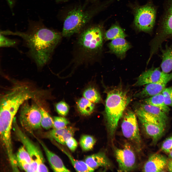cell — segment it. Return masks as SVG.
Here are the masks:
<instances>
[{"label": "cell", "instance_id": "cell-1", "mask_svg": "<svg viewBox=\"0 0 172 172\" xmlns=\"http://www.w3.org/2000/svg\"><path fill=\"white\" fill-rule=\"evenodd\" d=\"M5 34L21 37L28 48L30 55L39 68L43 67L49 61L62 36L46 27L41 21L30 22L26 32L6 31Z\"/></svg>", "mask_w": 172, "mask_h": 172}, {"label": "cell", "instance_id": "cell-2", "mask_svg": "<svg viewBox=\"0 0 172 172\" xmlns=\"http://www.w3.org/2000/svg\"><path fill=\"white\" fill-rule=\"evenodd\" d=\"M41 92L26 83L13 84L0 95V121H13L22 104L29 99L40 97Z\"/></svg>", "mask_w": 172, "mask_h": 172}, {"label": "cell", "instance_id": "cell-3", "mask_svg": "<svg viewBox=\"0 0 172 172\" xmlns=\"http://www.w3.org/2000/svg\"><path fill=\"white\" fill-rule=\"evenodd\" d=\"M102 5L74 6L67 13L64 20L62 35L69 37L80 32L87 26L94 17L103 8Z\"/></svg>", "mask_w": 172, "mask_h": 172}, {"label": "cell", "instance_id": "cell-4", "mask_svg": "<svg viewBox=\"0 0 172 172\" xmlns=\"http://www.w3.org/2000/svg\"><path fill=\"white\" fill-rule=\"evenodd\" d=\"M130 101L127 91L115 88L107 94L105 101V116L110 134H114L118 123L126 107Z\"/></svg>", "mask_w": 172, "mask_h": 172}, {"label": "cell", "instance_id": "cell-5", "mask_svg": "<svg viewBox=\"0 0 172 172\" xmlns=\"http://www.w3.org/2000/svg\"><path fill=\"white\" fill-rule=\"evenodd\" d=\"M80 32L78 44L80 57L82 59H89L102 47V28L100 25H87Z\"/></svg>", "mask_w": 172, "mask_h": 172}, {"label": "cell", "instance_id": "cell-6", "mask_svg": "<svg viewBox=\"0 0 172 172\" xmlns=\"http://www.w3.org/2000/svg\"><path fill=\"white\" fill-rule=\"evenodd\" d=\"M15 131L18 139L28 153L32 160L29 172H48V170L44 164L45 159L38 146L33 142L16 125Z\"/></svg>", "mask_w": 172, "mask_h": 172}, {"label": "cell", "instance_id": "cell-7", "mask_svg": "<svg viewBox=\"0 0 172 172\" xmlns=\"http://www.w3.org/2000/svg\"><path fill=\"white\" fill-rule=\"evenodd\" d=\"M156 11V8L151 1L136 7L134 21L136 28L140 31L151 32L155 24Z\"/></svg>", "mask_w": 172, "mask_h": 172}, {"label": "cell", "instance_id": "cell-8", "mask_svg": "<svg viewBox=\"0 0 172 172\" xmlns=\"http://www.w3.org/2000/svg\"><path fill=\"white\" fill-rule=\"evenodd\" d=\"M27 101L21 107L19 120L23 128L32 133L33 131L41 127V115L39 107L30 104Z\"/></svg>", "mask_w": 172, "mask_h": 172}, {"label": "cell", "instance_id": "cell-9", "mask_svg": "<svg viewBox=\"0 0 172 172\" xmlns=\"http://www.w3.org/2000/svg\"><path fill=\"white\" fill-rule=\"evenodd\" d=\"M124 136L136 144L141 142L138 126L135 113L131 110H127L124 116L121 124Z\"/></svg>", "mask_w": 172, "mask_h": 172}, {"label": "cell", "instance_id": "cell-10", "mask_svg": "<svg viewBox=\"0 0 172 172\" xmlns=\"http://www.w3.org/2000/svg\"><path fill=\"white\" fill-rule=\"evenodd\" d=\"M135 112L147 134L155 141L159 140L162 135L165 127L151 118L140 108Z\"/></svg>", "mask_w": 172, "mask_h": 172}, {"label": "cell", "instance_id": "cell-11", "mask_svg": "<svg viewBox=\"0 0 172 172\" xmlns=\"http://www.w3.org/2000/svg\"><path fill=\"white\" fill-rule=\"evenodd\" d=\"M115 154L120 171L129 172L134 168L136 163V156L129 146H126L123 148L116 149Z\"/></svg>", "mask_w": 172, "mask_h": 172}, {"label": "cell", "instance_id": "cell-12", "mask_svg": "<svg viewBox=\"0 0 172 172\" xmlns=\"http://www.w3.org/2000/svg\"><path fill=\"white\" fill-rule=\"evenodd\" d=\"M172 80V72L168 73L158 81L146 85L135 96L139 98L150 97L162 92L167 83Z\"/></svg>", "mask_w": 172, "mask_h": 172}, {"label": "cell", "instance_id": "cell-13", "mask_svg": "<svg viewBox=\"0 0 172 172\" xmlns=\"http://www.w3.org/2000/svg\"><path fill=\"white\" fill-rule=\"evenodd\" d=\"M167 73L160 71L159 68L152 67L143 72L140 75L134 85L141 86L157 82Z\"/></svg>", "mask_w": 172, "mask_h": 172}, {"label": "cell", "instance_id": "cell-14", "mask_svg": "<svg viewBox=\"0 0 172 172\" xmlns=\"http://www.w3.org/2000/svg\"><path fill=\"white\" fill-rule=\"evenodd\" d=\"M166 158L161 155L155 154L151 155L144 164L143 170L145 172H160L166 166Z\"/></svg>", "mask_w": 172, "mask_h": 172}, {"label": "cell", "instance_id": "cell-15", "mask_svg": "<svg viewBox=\"0 0 172 172\" xmlns=\"http://www.w3.org/2000/svg\"><path fill=\"white\" fill-rule=\"evenodd\" d=\"M38 140L44 150L50 165L54 172H70L65 167L59 156L49 150L42 141L38 139Z\"/></svg>", "mask_w": 172, "mask_h": 172}, {"label": "cell", "instance_id": "cell-16", "mask_svg": "<svg viewBox=\"0 0 172 172\" xmlns=\"http://www.w3.org/2000/svg\"><path fill=\"white\" fill-rule=\"evenodd\" d=\"M140 108L151 118L165 127L168 119L165 113L157 107L145 103L141 104Z\"/></svg>", "mask_w": 172, "mask_h": 172}, {"label": "cell", "instance_id": "cell-17", "mask_svg": "<svg viewBox=\"0 0 172 172\" xmlns=\"http://www.w3.org/2000/svg\"><path fill=\"white\" fill-rule=\"evenodd\" d=\"M76 130L75 128L71 126H66L57 129H53L48 132V135L59 143L65 145L67 140L73 136Z\"/></svg>", "mask_w": 172, "mask_h": 172}, {"label": "cell", "instance_id": "cell-18", "mask_svg": "<svg viewBox=\"0 0 172 172\" xmlns=\"http://www.w3.org/2000/svg\"><path fill=\"white\" fill-rule=\"evenodd\" d=\"M87 165L94 170L100 167H109L110 162L103 152H100L88 156L85 160Z\"/></svg>", "mask_w": 172, "mask_h": 172}, {"label": "cell", "instance_id": "cell-19", "mask_svg": "<svg viewBox=\"0 0 172 172\" xmlns=\"http://www.w3.org/2000/svg\"><path fill=\"white\" fill-rule=\"evenodd\" d=\"M124 38H118L112 40L108 45L111 51L121 59L124 57L126 52L131 47L129 43Z\"/></svg>", "mask_w": 172, "mask_h": 172}, {"label": "cell", "instance_id": "cell-20", "mask_svg": "<svg viewBox=\"0 0 172 172\" xmlns=\"http://www.w3.org/2000/svg\"><path fill=\"white\" fill-rule=\"evenodd\" d=\"M161 25L162 35H172V0H167Z\"/></svg>", "mask_w": 172, "mask_h": 172}, {"label": "cell", "instance_id": "cell-21", "mask_svg": "<svg viewBox=\"0 0 172 172\" xmlns=\"http://www.w3.org/2000/svg\"><path fill=\"white\" fill-rule=\"evenodd\" d=\"M144 101V103L159 108L166 113H168L170 111L169 107L165 103L163 96L162 92L147 98Z\"/></svg>", "mask_w": 172, "mask_h": 172}, {"label": "cell", "instance_id": "cell-22", "mask_svg": "<svg viewBox=\"0 0 172 172\" xmlns=\"http://www.w3.org/2000/svg\"><path fill=\"white\" fill-rule=\"evenodd\" d=\"M162 52L161 68L163 72L168 73L172 70V49L167 48Z\"/></svg>", "mask_w": 172, "mask_h": 172}, {"label": "cell", "instance_id": "cell-23", "mask_svg": "<svg viewBox=\"0 0 172 172\" xmlns=\"http://www.w3.org/2000/svg\"><path fill=\"white\" fill-rule=\"evenodd\" d=\"M62 151L68 156L75 170L78 172H93L95 170L89 167L85 161L75 159L68 151L58 146Z\"/></svg>", "mask_w": 172, "mask_h": 172}, {"label": "cell", "instance_id": "cell-24", "mask_svg": "<svg viewBox=\"0 0 172 172\" xmlns=\"http://www.w3.org/2000/svg\"><path fill=\"white\" fill-rule=\"evenodd\" d=\"M77 106L79 112L84 115L91 114L95 108V105L93 103L85 97L82 98L78 101Z\"/></svg>", "mask_w": 172, "mask_h": 172}, {"label": "cell", "instance_id": "cell-25", "mask_svg": "<svg viewBox=\"0 0 172 172\" xmlns=\"http://www.w3.org/2000/svg\"><path fill=\"white\" fill-rule=\"evenodd\" d=\"M126 35L122 28L119 25L112 26L105 33L104 37L106 40H112L118 38H125Z\"/></svg>", "mask_w": 172, "mask_h": 172}, {"label": "cell", "instance_id": "cell-26", "mask_svg": "<svg viewBox=\"0 0 172 172\" xmlns=\"http://www.w3.org/2000/svg\"><path fill=\"white\" fill-rule=\"evenodd\" d=\"M16 156L19 166L22 164H28L30 165V166L32 162V159L24 146L20 148Z\"/></svg>", "mask_w": 172, "mask_h": 172}, {"label": "cell", "instance_id": "cell-27", "mask_svg": "<svg viewBox=\"0 0 172 172\" xmlns=\"http://www.w3.org/2000/svg\"><path fill=\"white\" fill-rule=\"evenodd\" d=\"M83 95L85 98L93 103H98L101 99L99 93L93 87H90L86 89Z\"/></svg>", "mask_w": 172, "mask_h": 172}, {"label": "cell", "instance_id": "cell-28", "mask_svg": "<svg viewBox=\"0 0 172 172\" xmlns=\"http://www.w3.org/2000/svg\"><path fill=\"white\" fill-rule=\"evenodd\" d=\"M39 107L41 115V126L47 129L53 127V119L44 108L41 107Z\"/></svg>", "mask_w": 172, "mask_h": 172}, {"label": "cell", "instance_id": "cell-29", "mask_svg": "<svg viewBox=\"0 0 172 172\" xmlns=\"http://www.w3.org/2000/svg\"><path fill=\"white\" fill-rule=\"evenodd\" d=\"M96 142L95 139L93 136L85 135H83L81 138L80 144L83 150L88 151L92 149Z\"/></svg>", "mask_w": 172, "mask_h": 172}, {"label": "cell", "instance_id": "cell-30", "mask_svg": "<svg viewBox=\"0 0 172 172\" xmlns=\"http://www.w3.org/2000/svg\"><path fill=\"white\" fill-rule=\"evenodd\" d=\"M53 127L55 129H59L67 126L69 123L66 118L62 117H54Z\"/></svg>", "mask_w": 172, "mask_h": 172}, {"label": "cell", "instance_id": "cell-31", "mask_svg": "<svg viewBox=\"0 0 172 172\" xmlns=\"http://www.w3.org/2000/svg\"><path fill=\"white\" fill-rule=\"evenodd\" d=\"M162 93L165 104L168 106L172 107V87L165 88Z\"/></svg>", "mask_w": 172, "mask_h": 172}, {"label": "cell", "instance_id": "cell-32", "mask_svg": "<svg viewBox=\"0 0 172 172\" xmlns=\"http://www.w3.org/2000/svg\"><path fill=\"white\" fill-rule=\"evenodd\" d=\"M56 108L58 113L63 116L66 115L69 109L68 105L64 101H61L57 103L56 105Z\"/></svg>", "mask_w": 172, "mask_h": 172}, {"label": "cell", "instance_id": "cell-33", "mask_svg": "<svg viewBox=\"0 0 172 172\" xmlns=\"http://www.w3.org/2000/svg\"><path fill=\"white\" fill-rule=\"evenodd\" d=\"M0 40V46L1 47L13 46L16 43L15 40L7 38L1 33Z\"/></svg>", "mask_w": 172, "mask_h": 172}, {"label": "cell", "instance_id": "cell-34", "mask_svg": "<svg viewBox=\"0 0 172 172\" xmlns=\"http://www.w3.org/2000/svg\"><path fill=\"white\" fill-rule=\"evenodd\" d=\"M161 148L164 152L168 153L172 150V136L168 138L164 141Z\"/></svg>", "mask_w": 172, "mask_h": 172}, {"label": "cell", "instance_id": "cell-35", "mask_svg": "<svg viewBox=\"0 0 172 172\" xmlns=\"http://www.w3.org/2000/svg\"><path fill=\"white\" fill-rule=\"evenodd\" d=\"M65 144L70 150L73 151L76 149L78 144L75 140L72 137L67 140Z\"/></svg>", "mask_w": 172, "mask_h": 172}, {"label": "cell", "instance_id": "cell-36", "mask_svg": "<svg viewBox=\"0 0 172 172\" xmlns=\"http://www.w3.org/2000/svg\"><path fill=\"white\" fill-rule=\"evenodd\" d=\"M97 0H85L84 4L83 5L84 6H86L87 5L90 3H92V4L95 3Z\"/></svg>", "mask_w": 172, "mask_h": 172}, {"label": "cell", "instance_id": "cell-37", "mask_svg": "<svg viewBox=\"0 0 172 172\" xmlns=\"http://www.w3.org/2000/svg\"><path fill=\"white\" fill-rule=\"evenodd\" d=\"M167 167L169 171L172 172V160L170 161L168 163Z\"/></svg>", "mask_w": 172, "mask_h": 172}, {"label": "cell", "instance_id": "cell-38", "mask_svg": "<svg viewBox=\"0 0 172 172\" xmlns=\"http://www.w3.org/2000/svg\"><path fill=\"white\" fill-rule=\"evenodd\" d=\"M8 2L11 8H12L13 5V3L12 0H6Z\"/></svg>", "mask_w": 172, "mask_h": 172}, {"label": "cell", "instance_id": "cell-39", "mask_svg": "<svg viewBox=\"0 0 172 172\" xmlns=\"http://www.w3.org/2000/svg\"><path fill=\"white\" fill-rule=\"evenodd\" d=\"M56 2L58 3L64 2L67 1L68 0H55Z\"/></svg>", "mask_w": 172, "mask_h": 172}, {"label": "cell", "instance_id": "cell-40", "mask_svg": "<svg viewBox=\"0 0 172 172\" xmlns=\"http://www.w3.org/2000/svg\"><path fill=\"white\" fill-rule=\"evenodd\" d=\"M169 157L172 159V150L169 153Z\"/></svg>", "mask_w": 172, "mask_h": 172}]
</instances>
